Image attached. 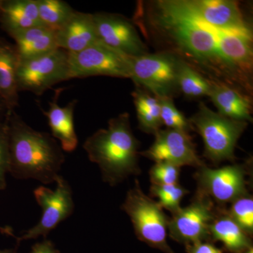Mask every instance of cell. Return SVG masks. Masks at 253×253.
Masks as SVG:
<instances>
[{
  "instance_id": "836d02e7",
  "label": "cell",
  "mask_w": 253,
  "mask_h": 253,
  "mask_svg": "<svg viewBox=\"0 0 253 253\" xmlns=\"http://www.w3.org/2000/svg\"><path fill=\"white\" fill-rule=\"evenodd\" d=\"M244 253H253V248L251 247L250 249L246 250Z\"/></svg>"
},
{
  "instance_id": "ba28073f",
  "label": "cell",
  "mask_w": 253,
  "mask_h": 253,
  "mask_svg": "<svg viewBox=\"0 0 253 253\" xmlns=\"http://www.w3.org/2000/svg\"><path fill=\"white\" fill-rule=\"evenodd\" d=\"M68 52L56 49L39 57L21 61L17 71L18 92L31 91L41 96L61 82L68 81Z\"/></svg>"
},
{
  "instance_id": "8992f818",
  "label": "cell",
  "mask_w": 253,
  "mask_h": 253,
  "mask_svg": "<svg viewBox=\"0 0 253 253\" xmlns=\"http://www.w3.org/2000/svg\"><path fill=\"white\" fill-rule=\"evenodd\" d=\"M179 58L170 53L131 56V80L154 96L172 98L179 91L177 72Z\"/></svg>"
},
{
  "instance_id": "3957f363",
  "label": "cell",
  "mask_w": 253,
  "mask_h": 253,
  "mask_svg": "<svg viewBox=\"0 0 253 253\" xmlns=\"http://www.w3.org/2000/svg\"><path fill=\"white\" fill-rule=\"evenodd\" d=\"M139 146L126 112L111 118L107 128L96 131L83 144L89 161L98 165L103 180L111 186L140 174Z\"/></svg>"
},
{
  "instance_id": "d6986e66",
  "label": "cell",
  "mask_w": 253,
  "mask_h": 253,
  "mask_svg": "<svg viewBox=\"0 0 253 253\" xmlns=\"http://www.w3.org/2000/svg\"><path fill=\"white\" fill-rule=\"evenodd\" d=\"M41 24L36 0H0V27L9 36Z\"/></svg>"
},
{
  "instance_id": "cb8c5ba5",
  "label": "cell",
  "mask_w": 253,
  "mask_h": 253,
  "mask_svg": "<svg viewBox=\"0 0 253 253\" xmlns=\"http://www.w3.org/2000/svg\"><path fill=\"white\" fill-rule=\"evenodd\" d=\"M41 24L57 31L76 10L61 0H36Z\"/></svg>"
},
{
  "instance_id": "7402d4cb",
  "label": "cell",
  "mask_w": 253,
  "mask_h": 253,
  "mask_svg": "<svg viewBox=\"0 0 253 253\" xmlns=\"http://www.w3.org/2000/svg\"><path fill=\"white\" fill-rule=\"evenodd\" d=\"M131 96L136 108L139 127L148 134H156L163 126L159 99L139 86L131 92Z\"/></svg>"
},
{
  "instance_id": "6da1fadb",
  "label": "cell",
  "mask_w": 253,
  "mask_h": 253,
  "mask_svg": "<svg viewBox=\"0 0 253 253\" xmlns=\"http://www.w3.org/2000/svg\"><path fill=\"white\" fill-rule=\"evenodd\" d=\"M155 23L166 33L183 54L206 68H215L218 74L232 77L223 62L219 38L223 31L197 17L181 0L157 2Z\"/></svg>"
},
{
  "instance_id": "9c48e42d",
  "label": "cell",
  "mask_w": 253,
  "mask_h": 253,
  "mask_svg": "<svg viewBox=\"0 0 253 253\" xmlns=\"http://www.w3.org/2000/svg\"><path fill=\"white\" fill-rule=\"evenodd\" d=\"M55 183L56 186L54 191L43 186L34 190L35 198L42 209V215L39 222L24 231L22 236H14L18 244L22 241L38 239L41 236L45 239L50 231L74 212L72 188L69 183L61 175L57 176Z\"/></svg>"
},
{
  "instance_id": "277c9868",
  "label": "cell",
  "mask_w": 253,
  "mask_h": 253,
  "mask_svg": "<svg viewBox=\"0 0 253 253\" xmlns=\"http://www.w3.org/2000/svg\"><path fill=\"white\" fill-rule=\"evenodd\" d=\"M189 121L204 141L205 157L214 163L235 159L236 144L249 123L224 117L203 102Z\"/></svg>"
},
{
  "instance_id": "ffe728a7",
  "label": "cell",
  "mask_w": 253,
  "mask_h": 253,
  "mask_svg": "<svg viewBox=\"0 0 253 253\" xmlns=\"http://www.w3.org/2000/svg\"><path fill=\"white\" fill-rule=\"evenodd\" d=\"M20 59L14 44L0 38V97L11 112L19 105L17 71Z\"/></svg>"
},
{
  "instance_id": "603a6c76",
  "label": "cell",
  "mask_w": 253,
  "mask_h": 253,
  "mask_svg": "<svg viewBox=\"0 0 253 253\" xmlns=\"http://www.w3.org/2000/svg\"><path fill=\"white\" fill-rule=\"evenodd\" d=\"M211 81L204 77L184 60H179L177 72V86L179 91L186 97L195 99L208 96Z\"/></svg>"
},
{
  "instance_id": "8fae6325",
  "label": "cell",
  "mask_w": 253,
  "mask_h": 253,
  "mask_svg": "<svg viewBox=\"0 0 253 253\" xmlns=\"http://www.w3.org/2000/svg\"><path fill=\"white\" fill-rule=\"evenodd\" d=\"M246 170L243 166L234 165L218 169L206 166L199 168L196 177L198 194L223 205L232 203L247 194Z\"/></svg>"
},
{
  "instance_id": "2e32d148",
  "label": "cell",
  "mask_w": 253,
  "mask_h": 253,
  "mask_svg": "<svg viewBox=\"0 0 253 253\" xmlns=\"http://www.w3.org/2000/svg\"><path fill=\"white\" fill-rule=\"evenodd\" d=\"M63 89H56L53 101L49 102L47 111L41 109L47 118L51 135L60 141L63 151L70 153L76 149L78 139L74 126V111L77 99L73 100L64 107L59 106L58 101Z\"/></svg>"
},
{
  "instance_id": "7c38bea8",
  "label": "cell",
  "mask_w": 253,
  "mask_h": 253,
  "mask_svg": "<svg viewBox=\"0 0 253 253\" xmlns=\"http://www.w3.org/2000/svg\"><path fill=\"white\" fill-rule=\"evenodd\" d=\"M99 41L129 56L147 54V47L132 22L121 14H93Z\"/></svg>"
},
{
  "instance_id": "4dcf8cb0",
  "label": "cell",
  "mask_w": 253,
  "mask_h": 253,
  "mask_svg": "<svg viewBox=\"0 0 253 253\" xmlns=\"http://www.w3.org/2000/svg\"><path fill=\"white\" fill-rule=\"evenodd\" d=\"M30 253H60V251L56 249L52 241L44 239L42 242L33 245Z\"/></svg>"
},
{
  "instance_id": "ac0fdd59",
  "label": "cell",
  "mask_w": 253,
  "mask_h": 253,
  "mask_svg": "<svg viewBox=\"0 0 253 253\" xmlns=\"http://www.w3.org/2000/svg\"><path fill=\"white\" fill-rule=\"evenodd\" d=\"M56 32L41 24L11 35L20 61L39 57L59 49Z\"/></svg>"
},
{
  "instance_id": "e0dca14e",
  "label": "cell",
  "mask_w": 253,
  "mask_h": 253,
  "mask_svg": "<svg viewBox=\"0 0 253 253\" xmlns=\"http://www.w3.org/2000/svg\"><path fill=\"white\" fill-rule=\"evenodd\" d=\"M208 96L221 116L236 121L252 122L251 101L234 86L221 81H211Z\"/></svg>"
},
{
  "instance_id": "f546056e",
  "label": "cell",
  "mask_w": 253,
  "mask_h": 253,
  "mask_svg": "<svg viewBox=\"0 0 253 253\" xmlns=\"http://www.w3.org/2000/svg\"><path fill=\"white\" fill-rule=\"evenodd\" d=\"M185 247L187 253H223L221 249L207 241L189 245Z\"/></svg>"
},
{
  "instance_id": "44dd1931",
  "label": "cell",
  "mask_w": 253,
  "mask_h": 253,
  "mask_svg": "<svg viewBox=\"0 0 253 253\" xmlns=\"http://www.w3.org/2000/svg\"><path fill=\"white\" fill-rule=\"evenodd\" d=\"M211 239L220 241L231 253H244L253 247L251 238L227 214L221 211L210 226Z\"/></svg>"
},
{
  "instance_id": "30bf717a",
  "label": "cell",
  "mask_w": 253,
  "mask_h": 253,
  "mask_svg": "<svg viewBox=\"0 0 253 253\" xmlns=\"http://www.w3.org/2000/svg\"><path fill=\"white\" fill-rule=\"evenodd\" d=\"M211 199L196 194L191 204L181 208L169 218L168 231L173 240L189 246L211 239L210 226L217 213Z\"/></svg>"
},
{
  "instance_id": "83f0119b",
  "label": "cell",
  "mask_w": 253,
  "mask_h": 253,
  "mask_svg": "<svg viewBox=\"0 0 253 253\" xmlns=\"http://www.w3.org/2000/svg\"><path fill=\"white\" fill-rule=\"evenodd\" d=\"M180 168L171 163L160 162L151 168L150 180L154 185H174L179 184Z\"/></svg>"
},
{
  "instance_id": "1f68e13d",
  "label": "cell",
  "mask_w": 253,
  "mask_h": 253,
  "mask_svg": "<svg viewBox=\"0 0 253 253\" xmlns=\"http://www.w3.org/2000/svg\"><path fill=\"white\" fill-rule=\"evenodd\" d=\"M11 113L4 100L0 97V127L7 121Z\"/></svg>"
},
{
  "instance_id": "52a82bcc",
  "label": "cell",
  "mask_w": 253,
  "mask_h": 253,
  "mask_svg": "<svg viewBox=\"0 0 253 253\" xmlns=\"http://www.w3.org/2000/svg\"><path fill=\"white\" fill-rule=\"evenodd\" d=\"M70 79L91 76L131 78V56L102 42L76 53H68Z\"/></svg>"
},
{
  "instance_id": "5bb4252c",
  "label": "cell",
  "mask_w": 253,
  "mask_h": 253,
  "mask_svg": "<svg viewBox=\"0 0 253 253\" xmlns=\"http://www.w3.org/2000/svg\"><path fill=\"white\" fill-rule=\"evenodd\" d=\"M197 17L214 27L239 30L250 28L239 5L231 0H181Z\"/></svg>"
},
{
  "instance_id": "d6a6232c",
  "label": "cell",
  "mask_w": 253,
  "mask_h": 253,
  "mask_svg": "<svg viewBox=\"0 0 253 253\" xmlns=\"http://www.w3.org/2000/svg\"><path fill=\"white\" fill-rule=\"evenodd\" d=\"M0 253H18L16 249L0 250Z\"/></svg>"
},
{
  "instance_id": "d4e9b609",
  "label": "cell",
  "mask_w": 253,
  "mask_h": 253,
  "mask_svg": "<svg viewBox=\"0 0 253 253\" xmlns=\"http://www.w3.org/2000/svg\"><path fill=\"white\" fill-rule=\"evenodd\" d=\"M151 196L158 199V204L172 214L180 209L181 201L189 191L179 184L174 185H154L151 184Z\"/></svg>"
},
{
  "instance_id": "484cf974",
  "label": "cell",
  "mask_w": 253,
  "mask_h": 253,
  "mask_svg": "<svg viewBox=\"0 0 253 253\" xmlns=\"http://www.w3.org/2000/svg\"><path fill=\"white\" fill-rule=\"evenodd\" d=\"M158 99L161 105L162 126H167V129L182 131L186 134H189L190 131L194 130L189 119H187L181 111L176 109L172 98Z\"/></svg>"
},
{
  "instance_id": "4316f807",
  "label": "cell",
  "mask_w": 253,
  "mask_h": 253,
  "mask_svg": "<svg viewBox=\"0 0 253 253\" xmlns=\"http://www.w3.org/2000/svg\"><path fill=\"white\" fill-rule=\"evenodd\" d=\"M227 214L249 236L253 232V199L249 194L233 201Z\"/></svg>"
},
{
  "instance_id": "5b68a950",
  "label": "cell",
  "mask_w": 253,
  "mask_h": 253,
  "mask_svg": "<svg viewBox=\"0 0 253 253\" xmlns=\"http://www.w3.org/2000/svg\"><path fill=\"white\" fill-rule=\"evenodd\" d=\"M121 209L130 218L139 240L163 253H175L168 243L169 218L158 202L143 192L139 181L128 191Z\"/></svg>"
},
{
  "instance_id": "f1b7e54d",
  "label": "cell",
  "mask_w": 253,
  "mask_h": 253,
  "mask_svg": "<svg viewBox=\"0 0 253 253\" xmlns=\"http://www.w3.org/2000/svg\"><path fill=\"white\" fill-rule=\"evenodd\" d=\"M9 172V150L7 120L0 127V190L6 189V174Z\"/></svg>"
},
{
  "instance_id": "9a60e30c",
  "label": "cell",
  "mask_w": 253,
  "mask_h": 253,
  "mask_svg": "<svg viewBox=\"0 0 253 253\" xmlns=\"http://www.w3.org/2000/svg\"><path fill=\"white\" fill-rule=\"evenodd\" d=\"M59 49L76 53L99 42L93 15L75 11L72 16L56 32Z\"/></svg>"
},
{
  "instance_id": "4fadbf2b",
  "label": "cell",
  "mask_w": 253,
  "mask_h": 253,
  "mask_svg": "<svg viewBox=\"0 0 253 253\" xmlns=\"http://www.w3.org/2000/svg\"><path fill=\"white\" fill-rule=\"evenodd\" d=\"M154 136L152 146L139 155L156 163H171L179 168L187 166L200 168L204 166L196 154L189 134L166 129H160Z\"/></svg>"
},
{
  "instance_id": "7a4b0ae2",
  "label": "cell",
  "mask_w": 253,
  "mask_h": 253,
  "mask_svg": "<svg viewBox=\"0 0 253 253\" xmlns=\"http://www.w3.org/2000/svg\"><path fill=\"white\" fill-rule=\"evenodd\" d=\"M9 172L16 179L54 183L65 162L61 145L49 133L35 130L12 111L8 119Z\"/></svg>"
}]
</instances>
